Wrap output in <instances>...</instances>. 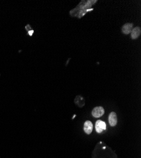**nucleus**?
<instances>
[{
	"instance_id": "423d86ee",
	"label": "nucleus",
	"mask_w": 141,
	"mask_h": 158,
	"mask_svg": "<svg viewBox=\"0 0 141 158\" xmlns=\"http://www.w3.org/2000/svg\"><path fill=\"white\" fill-rule=\"evenodd\" d=\"M140 33H141V31H140V28L139 27H135L134 29H132V31L131 32L132 39H137L140 35Z\"/></svg>"
},
{
	"instance_id": "7ed1b4c3",
	"label": "nucleus",
	"mask_w": 141,
	"mask_h": 158,
	"mask_svg": "<svg viewBox=\"0 0 141 158\" xmlns=\"http://www.w3.org/2000/svg\"><path fill=\"white\" fill-rule=\"evenodd\" d=\"M109 123L111 127H114L117 123V116L115 112H111L109 115Z\"/></svg>"
},
{
	"instance_id": "f03ea898",
	"label": "nucleus",
	"mask_w": 141,
	"mask_h": 158,
	"mask_svg": "<svg viewBox=\"0 0 141 158\" xmlns=\"http://www.w3.org/2000/svg\"><path fill=\"white\" fill-rule=\"evenodd\" d=\"M106 123L101 120H97L96 123V130L97 133H101L103 130H106Z\"/></svg>"
},
{
	"instance_id": "39448f33",
	"label": "nucleus",
	"mask_w": 141,
	"mask_h": 158,
	"mask_svg": "<svg viewBox=\"0 0 141 158\" xmlns=\"http://www.w3.org/2000/svg\"><path fill=\"white\" fill-rule=\"evenodd\" d=\"M93 123L90 121H86L84 123V131L87 134H90L91 133L92 131H93Z\"/></svg>"
},
{
	"instance_id": "20e7f679",
	"label": "nucleus",
	"mask_w": 141,
	"mask_h": 158,
	"mask_svg": "<svg viewBox=\"0 0 141 158\" xmlns=\"http://www.w3.org/2000/svg\"><path fill=\"white\" fill-rule=\"evenodd\" d=\"M132 27H133V24L131 23H127L123 26L122 31L123 34H128L130 33L132 31Z\"/></svg>"
},
{
	"instance_id": "f257e3e1",
	"label": "nucleus",
	"mask_w": 141,
	"mask_h": 158,
	"mask_svg": "<svg viewBox=\"0 0 141 158\" xmlns=\"http://www.w3.org/2000/svg\"><path fill=\"white\" fill-rule=\"evenodd\" d=\"M105 113V110L103 107H96L92 111V115L95 118H99Z\"/></svg>"
}]
</instances>
